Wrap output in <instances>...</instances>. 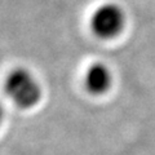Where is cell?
<instances>
[{"label": "cell", "mask_w": 155, "mask_h": 155, "mask_svg": "<svg viewBox=\"0 0 155 155\" xmlns=\"http://www.w3.org/2000/svg\"><path fill=\"white\" fill-rule=\"evenodd\" d=\"M5 89L13 102L22 109L35 106L41 97V89L38 80L30 71L25 69L14 70L8 76Z\"/></svg>", "instance_id": "6da1fadb"}, {"label": "cell", "mask_w": 155, "mask_h": 155, "mask_svg": "<svg viewBox=\"0 0 155 155\" xmlns=\"http://www.w3.org/2000/svg\"><path fill=\"white\" fill-rule=\"evenodd\" d=\"M124 23V12L115 4H105L100 7L92 17V28L97 36L102 39L115 38L122 32Z\"/></svg>", "instance_id": "7a4b0ae2"}, {"label": "cell", "mask_w": 155, "mask_h": 155, "mask_svg": "<svg viewBox=\"0 0 155 155\" xmlns=\"http://www.w3.org/2000/svg\"><path fill=\"white\" fill-rule=\"evenodd\" d=\"M113 83V75L107 66L102 64L93 65L85 76V85L92 94H104Z\"/></svg>", "instance_id": "3957f363"}, {"label": "cell", "mask_w": 155, "mask_h": 155, "mask_svg": "<svg viewBox=\"0 0 155 155\" xmlns=\"http://www.w3.org/2000/svg\"><path fill=\"white\" fill-rule=\"evenodd\" d=\"M3 116H4V110H3L2 106H0V124L3 122Z\"/></svg>", "instance_id": "277c9868"}]
</instances>
